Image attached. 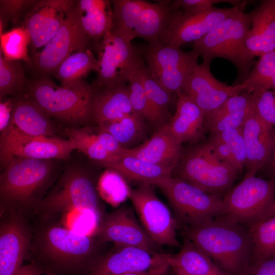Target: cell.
<instances>
[{
  "instance_id": "1",
  "label": "cell",
  "mask_w": 275,
  "mask_h": 275,
  "mask_svg": "<svg viewBox=\"0 0 275 275\" xmlns=\"http://www.w3.org/2000/svg\"><path fill=\"white\" fill-rule=\"evenodd\" d=\"M33 235L29 255L45 273L87 275L106 254L105 243L94 235L60 226L55 219L33 218Z\"/></svg>"
},
{
  "instance_id": "2",
  "label": "cell",
  "mask_w": 275,
  "mask_h": 275,
  "mask_svg": "<svg viewBox=\"0 0 275 275\" xmlns=\"http://www.w3.org/2000/svg\"><path fill=\"white\" fill-rule=\"evenodd\" d=\"M56 160L13 157L0 175V213L33 219L60 176Z\"/></svg>"
},
{
  "instance_id": "3",
  "label": "cell",
  "mask_w": 275,
  "mask_h": 275,
  "mask_svg": "<svg viewBox=\"0 0 275 275\" xmlns=\"http://www.w3.org/2000/svg\"><path fill=\"white\" fill-rule=\"evenodd\" d=\"M185 235L229 273L243 275L250 264L252 243L249 228L227 215L188 226Z\"/></svg>"
},
{
  "instance_id": "4",
  "label": "cell",
  "mask_w": 275,
  "mask_h": 275,
  "mask_svg": "<svg viewBox=\"0 0 275 275\" xmlns=\"http://www.w3.org/2000/svg\"><path fill=\"white\" fill-rule=\"evenodd\" d=\"M74 211L92 215L97 225L105 214L94 176L79 166L64 169L40 203L33 218L56 219Z\"/></svg>"
},
{
  "instance_id": "5",
  "label": "cell",
  "mask_w": 275,
  "mask_h": 275,
  "mask_svg": "<svg viewBox=\"0 0 275 275\" xmlns=\"http://www.w3.org/2000/svg\"><path fill=\"white\" fill-rule=\"evenodd\" d=\"M95 86L83 80L58 86L47 76L26 84V94L53 120L66 127H80L91 121Z\"/></svg>"
},
{
  "instance_id": "6",
  "label": "cell",
  "mask_w": 275,
  "mask_h": 275,
  "mask_svg": "<svg viewBox=\"0 0 275 275\" xmlns=\"http://www.w3.org/2000/svg\"><path fill=\"white\" fill-rule=\"evenodd\" d=\"M250 28L249 14L240 9L194 42L193 49L202 58L204 63L210 64L217 57L230 61L238 71L237 85L241 84L248 77L253 61L245 49V40Z\"/></svg>"
},
{
  "instance_id": "7",
  "label": "cell",
  "mask_w": 275,
  "mask_h": 275,
  "mask_svg": "<svg viewBox=\"0 0 275 275\" xmlns=\"http://www.w3.org/2000/svg\"><path fill=\"white\" fill-rule=\"evenodd\" d=\"M174 172L175 177L205 192L221 197L232 187L240 174L235 168L219 159L206 142L183 151Z\"/></svg>"
},
{
  "instance_id": "8",
  "label": "cell",
  "mask_w": 275,
  "mask_h": 275,
  "mask_svg": "<svg viewBox=\"0 0 275 275\" xmlns=\"http://www.w3.org/2000/svg\"><path fill=\"white\" fill-rule=\"evenodd\" d=\"M137 49L156 82L172 94H183L198 64L199 54L197 51L193 49L184 51L180 47L166 45L160 41L148 43Z\"/></svg>"
},
{
  "instance_id": "9",
  "label": "cell",
  "mask_w": 275,
  "mask_h": 275,
  "mask_svg": "<svg viewBox=\"0 0 275 275\" xmlns=\"http://www.w3.org/2000/svg\"><path fill=\"white\" fill-rule=\"evenodd\" d=\"M150 184L162 191L187 227L225 214L223 197L205 192L181 179L171 176Z\"/></svg>"
},
{
  "instance_id": "10",
  "label": "cell",
  "mask_w": 275,
  "mask_h": 275,
  "mask_svg": "<svg viewBox=\"0 0 275 275\" xmlns=\"http://www.w3.org/2000/svg\"><path fill=\"white\" fill-rule=\"evenodd\" d=\"M275 199V180L244 177L223 197L225 214L250 225L261 219Z\"/></svg>"
},
{
  "instance_id": "11",
  "label": "cell",
  "mask_w": 275,
  "mask_h": 275,
  "mask_svg": "<svg viewBox=\"0 0 275 275\" xmlns=\"http://www.w3.org/2000/svg\"><path fill=\"white\" fill-rule=\"evenodd\" d=\"M97 75L93 84L97 87L126 84L144 61L137 48L113 29L97 44Z\"/></svg>"
},
{
  "instance_id": "12",
  "label": "cell",
  "mask_w": 275,
  "mask_h": 275,
  "mask_svg": "<svg viewBox=\"0 0 275 275\" xmlns=\"http://www.w3.org/2000/svg\"><path fill=\"white\" fill-rule=\"evenodd\" d=\"M75 144L58 136L32 137L22 134L12 124L0 135V161L2 171L13 157L41 160H67Z\"/></svg>"
},
{
  "instance_id": "13",
  "label": "cell",
  "mask_w": 275,
  "mask_h": 275,
  "mask_svg": "<svg viewBox=\"0 0 275 275\" xmlns=\"http://www.w3.org/2000/svg\"><path fill=\"white\" fill-rule=\"evenodd\" d=\"M153 187L149 183L142 182L136 188L130 189L129 198L144 229L157 245L179 246L176 221Z\"/></svg>"
},
{
  "instance_id": "14",
  "label": "cell",
  "mask_w": 275,
  "mask_h": 275,
  "mask_svg": "<svg viewBox=\"0 0 275 275\" xmlns=\"http://www.w3.org/2000/svg\"><path fill=\"white\" fill-rule=\"evenodd\" d=\"M90 40L81 27L75 3L54 36L41 51L33 54L32 65L42 76H47L54 73L73 51L88 48Z\"/></svg>"
},
{
  "instance_id": "15",
  "label": "cell",
  "mask_w": 275,
  "mask_h": 275,
  "mask_svg": "<svg viewBox=\"0 0 275 275\" xmlns=\"http://www.w3.org/2000/svg\"><path fill=\"white\" fill-rule=\"evenodd\" d=\"M168 254L134 246H116L93 266L87 275H122L168 271Z\"/></svg>"
},
{
  "instance_id": "16",
  "label": "cell",
  "mask_w": 275,
  "mask_h": 275,
  "mask_svg": "<svg viewBox=\"0 0 275 275\" xmlns=\"http://www.w3.org/2000/svg\"><path fill=\"white\" fill-rule=\"evenodd\" d=\"M30 221L15 211L1 214L0 275H14L23 266L33 238Z\"/></svg>"
},
{
  "instance_id": "17",
  "label": "cell",
  "mask_w": 275,
  "mask_h": 275,
  "mask_svg": "<svg viewBox=\"0 0 275 275\" xmlns=\"http://www.w3.org/2000/svg\"><path fill=\"white\" fill-rule=\"evenodd\" d=\"M240 9L216 7L201 13L187 15L180 10L173 11L160 41L164 44L180 47L182 44L195 42L212 30L217 24Z\"/></svg>"
},
{
  "instance_id": "18",
  "label": "cell",
  "mask_w": 275,
  "mask_h": 275,
  "mask_svg": "<svg viewBox=\"0 0 275 275\" xmlns=\"http://www.w3.org/2000/svg\"><path fill=\"white\" fill-rule=\"evenodd\" d=\"M93 235L104 243L113 242L116 246H139L155 251L157 247L126 206L105 214Z\"/></svg>"
},
{
  "instance_id": "19",
  "label": "cell",
  "mask_w": 275,
  "mask_h": 275,
  "mask_svg": "<svg viewBox=\"0 0 275 275\" xmlns=\"http://www.w3.org/2000/svg\"><path fill=\"white\" fill-rule=\"evenodd\" d=\"M209 64L202 63L195 68L183 94L190 98L207 117L228 99L245 91L242 84L229 86L217 80Z\"/></svg>"
},
{
  "instance_id": "20",
  "label": "cell",
  "mask_w": 275,
  "mask_h": 275,
  "mask_svg": "<svg viewBox=\"0 0 275 275\" xmlns=\"http://www.w3.org/2000/svg\"><path fill=\"white\" fill-rule=\"evenodd\" d=\"M75 2L71 0L35 1L23 25L30 33V45L33 53L54 36Z\"/></svg>"
},
{
  "instance_id": "21",
  "label": "cell",
  "mask_w": 275,
  "mask_h": 275,
  "mask_svg": "<svg viewBox=\"0 0 275 275\" xmlns=\"http://www.w3.org/2000/svg\"><path fill=\"white\" fill-rule=\"evenodd\" d=\"M242 129L247 153L244 177L255 176L269 159L275 138V128L262 119L252 108Z\"/></svg>"
},
{
  "instance_id": "22",
  "label": "cell",
  "mask_w": 275,
  "mask_h": 275,
  "mask_svg": "<svg viewBox=\"0 0 275 275\" xmlns=\"http://www.w3.org/2000/svg\"><path fill=\"white\" fill-rule=\"evenodd\" d=\"M250 28L245 40L249 58L260 57L275 51V0L261 1L248 13Z\"/></svg>"
},
{
  "instance_id": "23",
  "label": "cell",
  "mask_w": 275,
  "mask_h": 275,
  "mask_svg": "<svg viewBox=\"0 0 275 275\" xmlns=\"http://www.w3.org/2000/svg\"><path fill=\"white\" fill-rule=\"evenodd\" d=\"M122 152L149 163L175 169L183 151L182 144L172 135L167 123L150 138L132 148L124 149Z\"/></svg>"
},
{
  "instance_id": "24",
  "label": "cell",
  "mask_w": 275,
  "mask_h": 275,
  "mask_svg": "<svg viewBox=\"0 0 275 275\" xmlns=\"http://www.w3.org/2000/svg\"><path fill=\"white\" fill-rule=\"evenodd\" d=\"M63 132L89 159L98 163L120 154L124 149L108 133L90 126L65 127Z\"/></svg>"
},
{
  "instance_id": "25",
  "label": "cell",
  "mask_w": 275,
  "mask_h": 275,
  "mask_svg": "<svg viewBox=\"0 0 275 275\" xmlns=\"http://www.w3.org/2000/svg\"><path fill=\"white\" fill-rule=\"evenodd\" d=\"M11 124L30 136H57L52 119L26 94L13 98Z\"/></svg>"
},
{
  "instance_id": "26",
  "label": "cell",
  "mask_w": 275,
  "mask_h": 275,
  "mask_svg": "<svg viewBox=\"0 0 275 275\" xmlns=\"http://www.w3.org/2000/svg\"><path fill=\"white\" fill-rule=\"evenodd\" d=\"M133 112L128 85L95 86L91 106V121L97 125L115 121Z\"/></svg>"
},
{
  "instance_id": "27",
  "label": "cell",
  "mask_w": 275,
  "mask_h": 275,
  "mask_svg": "<svg viewBox=\"0 0 275 275\" xmlns=\"http://www.w3.org/2000/svg\"><path fill=\"white\" fill-rule=\"evenodd\" d=\"M167 124L172 135L181 144L198 141L206 129L204 114L183 94L178 95L175 112Z\"/></svg>"
},
{
  "instance_id": "28",
  "label": "cell",
  "mask_w": 275,
  "mask_h": 275,
  "mask_svg": "<svg viewBox=\"0 0 275 275\" xmlns=\"http://www.w3.org/2000/svg\"><path fill=\"white\" fill-rule=\"evenodd\" d=\"M75 7L83 31L90 40L99 44L114 26L111 1L80 0Z\"/></svg>"
},
{
  "instance_id": "29",
  "label": "cell",
  "mask_w": 275,
  "mask_h": 275,
  "mask_svg": "<svg viewBox=\"0 0 275 275\" xmlns=\"http://www.w3.org/2000/svg\"><path fill=\"white\" fill-rule=\"evenodd\" d=\"M113 170L129 180L151 182L171 176L175 168L146 162L139 158L123 152L98 163Z\"/></svg>"
},
{
  "instance_id": "30",
  "label": "cell",
  "mask_w": 275,
  "mask_h": 275,
  "mask_svg": "<svg viewBox=\"0 0 275 275\" xmlns=\"http://www.w3.org/2000/svg\"><path fill=\"white\" fill-rule=\"evenodd\" d=\"M253 108L251 93L244 91L228 99L206 118V128L219 133L241 127Z\"/></svg>"
},
{
  "instance_id": "31",
  "label": "cell",
  "mask_w": 275,
  "mask_h": 275,
  "mask_svg": "<svg viewBox=\"0 0 275 275\" xmlns=\"http://www.w3.org/2000/svg\"><path fill=\"white\" fill-rule=\"evenodd\" d=\"M168 258L177 275H223L211 259L186 238L180 251Z\"/></svg>"
},
{
  "instance_id": "32",
  "label": "cell",
  "mask_w": 275,
  "mask_h": 275,
  "mask_svg": "<svg viewBox=\"0 0 275 275\" xmlns=\"http://www.w3.org/2000/svg\"><path fill=\"white\" fill-rule=\"evenodd\" d=\"M171 1L146 2L139 14L134 30V38L140 37L148 43L160 41L172 13Z\"/></svg>"
},
{
  "instance_id": "33",
  "label": "cell",
  "mask_w": 275,
  "mask_h": 275,
  "mask_svg": "<svg viewBox=\"0 0 275 275\" xmlns=\"http://www.w3.org/2000/svg\"><path fill=\"white\" fill-rule=\"evenodd\" d=\"M145 120L133 112L115 121L97 125L110 134L125 149L132 148L145 133Z\"/></svg>"
},
{
  "instance_id": "34",
  "label": "cell",
  "mask_w": 275,
  "mask_h": 275,
  "mask_svg": "<svg viewBox=\"0 0 275 275\" xmlns=\"http://www.w3.org/2000/svg\"><path fill=\"white\" fill-rule=\"evenodd\" d=\"M98 60L88 48L84 49L67 57L54 72V76L64 86L82 80L92 70L97 71Z\"/></svg>"
},
{
  "instance_id": "35",
  "label": "cell",
  "mask_w": 275,
  "mask_h": 275,
  "mask_svg": "<svg viewBox=\"0 0 275 275\" xmlns=\"http://www.w3.org/2000/svg\"><path fill=\"white\" fill-rule=\"evenodd\" d=\"M146 2L144 0L111 1L114 16L113 30L129 42L134 39L133 34L136 18Z\"/></svg>"
},
{
  "instance_id": "36",
  "label": "cell",
  "mask_w": 275,
  "mask_h": 275,
  "mask_svg": "<svg viewBox=\"0 0 275 275\" xmlns=\"http://www.w3.org/2000/svg\"><path fill=\"white\" fill-rule=\"evenodd\" d=\"M247 226L252 243L251 262L275 256V216Z\"/></svg>"
},
{
  "instance_id": "37",
  "label": "cell",
  "mask_w": 275,
  "mask_h": 275,
  "mask_svg": "<svg viewBox=\"0 0 275 275\" xmlns=\"http://www.w3.org/2000/svg\"><path fill=\"white\" fill-rule=\"evenodd\" d=\"M241 84L245 91L250 93L260 90H275V51L259 57Z\"/></svg>"
},
{
  "instance_id": "38",
  "label": "cell",
  "mask_w": 275,
  "mask_h": 275,
  "mask_svg": "<svg viewBox=\"0 0 275 275\" xmlns=\"http://www.w3.org/2000/svg\"><path fill=\"white\" fill-rule=\"evenodd\" d=\"M30 42V33L25 27L13 28L0 34L1 53L8 60H22L32 65L28 49Z\"/></svg>"
},
{
  "instance_id": "39",
  "label": "cell",
  "mask_w": 275,
  "mask_h": 275,
  "mask_svg": "<svg viewBox=\"0 0 275 275\" xmlns=\"http://www.w3.org/2000/svg\"><path fill=\"white\" fill-rule=\"evenodd\" d=\"M140 74L147 96L160 123L168 118L169 107L173 94L156 82L148 71L144 62L140 68Z\"/></svg>"
},
{
  "instance_id": "40",
  "label": "cell",
  "mask_w": 275,
  "mask_h": 275,
  "mask_svg": "<svg viewBox=\"0 0 275 275\" xmlns=\"http://www.w3.org/2000/svg\"><path fill=\"white\" fill-rule=\"evenodd\" d=\"M20 61H12L0 55V100L18 94L26 86Z\"/></svg>"
},
{
  "instance_id": "41",
  "label": "cell",
  "mask_w": 275,
  "mask_h": 275,
  "mask_svg": "<svg viewBox=\"0 0 275 275\" xmlns=\"http://www.w3.org/2000/svg\"><path fill=\"white\" fill-rule=\"evenodd\" d=\"M144 61L131 74L128 81L129 97L133 112L152 124L160 123L147 96L140 68Z\"/></svg>"
},
{
  "instance_id": "42",
  "label": "cell",
  "mask_w": 275,
  "mask_h": 275,
  "mask_svg": "<svg viewBox=\"0 0 275 275\" xmlns=\"http://www.w3.org/2000/svg\"><path fill=\"white\" fill-rule=\"evenodd\" d=\"M105 171L97 182V190L100 196L113 205H117L129 197L130 189L124 178L111 170Z\"/></svg>"
},
{
  "instance_id": "43",
  "label": "cell",
  "mask_w": 275,
  "mask_h": 275,
  "mask_svg": "<svg viewBox=\"0 0 275 275\" xmlns=\"http://www.w3.org/2000/svg\"><path fill=\"white\" fill-rule=\"evenodd\" d=\"M229 147L238 171L241 173L245 169L247 153L242 126L218 133Z\"/></svg>"
},
{
  "instance_id": "44",
  "label": "cell",
  "mask_w": 275,
  "mask_h": 275,
  "mask_svg": "<svg viewBox=\"0 0 275 275\" xmlns=\"http://www.w3.org/2000/svg\"><path fill=\"white\" fill-rule=\"evenodd\" d=\"M251 94L254 111L262 119L275 128V90H257Z\"/></svg>"
},
{
  "instance_id": "45",
  "label": "cell",
  "mask_w": 275,
  "mask_h": 275,
  "mask_svg": "<svg viewBox=\"0 0 275 275\" xmlns=\"http://www.w3.org/2000/svg\"><path fill=\"white\" fill-rule=\"evenodd\" d=\"M221 2L229 3L233 6L243 7L248 1L237 0H176L170 2V7L172 11H181L187 15H193L209 11L214 7L215 4Z\"/></svg>"
},
{
  "instance_id": "46",
  "label": "cell",
  "mask_w": 275,
  "mask_h": 275,
  "mask_svg": "<svg viewBox=\"0 0 275 275\" xmlns=\"http://www.w3.org/2000/svg\"><path fill=\"white\" fill-rule=\"evenodd\" d=\"M35 1L1 0L0 34L3 33L6 21L17 23L22 10L28 6H32Z\"/></svg>"
},
{
  "instance_id": "47",
  "label": "cell",
  "mask_w": 275,
  "mask_h": 275,
  "mask_svg": "<svg viewBox=\"0 0 275 275\" xmlns=\"http://www.w3.org/2000/svg\"><path fill=\"white\" fill-rule=\"evenodd\" d=\"M206 142L219 159L231 165L238 171L236 162L229 147L218 133H211Z\"/></svg>"
},
{
  "instance_id": "48",
  "label": "cell",
  "mask_w": 275,
  "mask_h": 275,
  "mask_svg": "<svg viewBox=\"0 0 275 275\" xmlns=\"http://www.w3.org/2000/svg\"><path fill=\"white\" fill-rule=\"evenodd\" d=\"M243 275H275V256L250 262Z\"/></svg>"
},
{
  "instance_id": "49",
  "label": "cell",
  "mask_w": 275,
  "mask_h": 275,
  "mask_svg": "<svg viewBox=\"0 0 275 275\" xmlns=\"http://www.w3.org/2000/svg\"><path fill=\"white\" fill-rule=\"evenodd\" d=\"M13 98L6 97L0 103V132H5L12 122Z\"/></svg>"
},
{
  "instance_id": "50",
  "label": "cell",
  "mask_w": 275,
  "mask_h": 275,
  "mask_svg": "<svg viewBox=\"0 0 275 275\" xmlns=\"http://www.w3.org/2000/svg\"><path fill=\"white\" fill-rule=\"evenodd\" d=\"M262 170H265L268 179L275 180V138L269 159Z\"/></svg>"
},
{
  "instance_id": "51",
  "label": "cell",
  "mask_w": 275,
  "mask_h": 275,
  "mask_svg": "<svg viewBox=\"0 0 275 275\" xmlns=\"http://www.w3.org/2000/svg\"><path fill=\"white\" fill-rule=\"evenodd\" d=\"M35 265V263L31 262L27 265H24L14 275H30Z\"/></svg>"
},
{
  "instance_id": "52",
  "label": "cell",
  "mask_w": 275,
  "mask_h": 275,
  "mask_svg": "<svg viewBox=\"0 0 275 275\" xmlns=\"http://www.w3.org/2000/svg\"><path fill=\"white\" fill-rule=\"evenodd\" d=\"M274 216H275V199L271 206L263 215L260 220H263Z\"/></svg>"
},
{
  "instance_id": "53",
  "label": "cell",
  "mask_w": 275,
  "mask_h": 275,
  "mask_svg": "<svg viewBox=\"0 0 275 275\" xmlns=\"http://www.w3.org/2000/svg\"><path fill=\"white\" fill-rule=\"evenodd\" d=\"M168 271L135 272L122 275H167Z\"/></svg>"
},
{
  "instance_id": "54",
  "label": "cell",
  "mask_w": 275,
  "mask_h": 275,
  "mask_svg": "<svg viewBox=\"0 0 275 275\" xmlns=\"http://www.w3.org/2000/svg\"><path fill=\"white\" fill-rule=\"evenodd\" d=\"M45 275H62V274L48 272V273H46Z\"/></svg>"
}]
</instances>
